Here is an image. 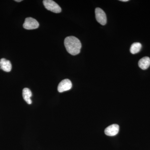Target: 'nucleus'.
Masks as SVG:
<instances>
[{"mask_svg":"<svg viewBox=\"0 0 150 150\" xmlns=\"http://www.w3.org/2000/svg\"><path fill=\"white\" fill-rule=\"evenodd\" d=\"M64 45L66 50L71 55L75 56L80 53L81 43L80 40L75 36L66 38L64 40Z\"/></svg>","mask_w":150,"mask_h":150,"instance_id":"1","label":"nucleus"},{"mask_svg":"<svg viewBox=\"0 0 150 150\" xmlns=\"http://www.w3.org/2000/svg\"><path fill=\"white\" fill-rule=\"evenodd\" d=\"M43 4L44 6L48 10L51 11L55 13H59L62 11L60 6L52 0H44Z\"/></svg>","mask_w":150,"mask_h":150,"instance_id":"2","label":"nucleus"},{"mask_svg":"<svg viewBox=\"0 0 150 150\" xmlns=\"http://www.w3.org/2000/svg\"><path fill=\"white\" fill-rule=\"evenodd\" d=\"M39 24L38 22L31 17L27 18H25L23 27L25 29L27 30H33L36 29L39 27Z\"/></svg>","mask_w":150,"mask_h":150,"instance_id":"3","label":"nucleus"},{"mask_svg":"<svg viewBox=\"0 0 150 150\" xmlns=\"http://www.w3.org/2000/svg\"><path fill=\"white\" fill-rule=\"evenodd\" d=\"M95 14L97 21L102 25H105L107 23V18L104 11L97 8H96Z\"/></svg>","mask_w":150,"mask_h":150,"instance_id":"4","label":"nucleus"},{"mask_svg":"<svg viewBox=\"0 0 150 150\" xmlns=\"http://www.w3.org/2000/svg\"><path fill=\"white\" fill-rule=\"evenodd\" d=\"M72 87V84L70 80L65 79L59 83L58 91L59 92L62 93L69 90Z\"/></svg>","mask_w":150,"mask_h":150,"instance_id":"5","label":"nucleus"},{"mask_svg":"<svg viewBox=\"0 0 150 150\" xmlns=\"http://www.w3.org/2000/svg\"><path fill=\"white\" fill-rule=\"evenodd\" d=\"M119 131V126L118 124H113L107 127L105 130V135L108 136H115L118 134Z\"/></svg>","mask_w":150,"mask_h":150,"instance_id":"6","label":"nucleus"},{"mask_svg":"<svg viewBox=\"0 0 150 150\" xmlns=\"http://www.w3.org/2000/svg\"><path fill=\"white\" fill-rule=\"evenodd\" d=\"M0 69L4 71L9 72L12 69V65L8 60L3 58L0 60Z\"/></svg>","mask_w":150,"mask_h":150,"instance_id":"7","label":"nucleus"},{"mask_svg":"<svg viewBox=\"0 0 150 150\" xmlns=\"http://www.w3.org/2000/svg\"><path fill=\"white\" fill-rule=\"evenodd\" d=\"M139 67L143 70H146L150 66V59L149 57H144L142 58L139 62Z\"/></svg>","mask_w":150,"mask_h":150,"instance_id":"8","label":"nucleus"},{"mask_svg":"<svg viewBox=\"0 0 150 150\" xmlns=\"http://www.w3.org/2000/svg\"><path fill=\"white\" fill-rule=\"evenodd\" d=\"M23 97L28 104H31L32 103V100L30 97L32 96V92L29 88H24L23 90Z\"/></svg>","mask_w":150,"mask_h":150,"instance_id":"9","label":"nucleus"},{"mask_svg":"<svg viewBox=\"0 0 150 150\" xmlns=\"http://www.w3.org/2000/svg\"><path fill=\"white\" fill-rule=\"evenodd\" d=\"M142 48V45L139 42H136L132 44L130 48V52L131 54H135L139 53Z\"/></svg>","mask_w":150,"mask_h":150,"instance_id":"10","label":"nucleus"},{"mask_svg":"<svg viewBox=\"0 0 150 150\" xmlns=\"http://www.w3.org/2000/svg\"><path fill=\"white\" fill-rule=\"evenodd\" d=\"M121 1H123V2H127L129 1V0H121Z\"/></svg>","mask_w":150,"mask_h":150,"instance_id":"11","label":"nucleus"},{"mask_svg":"<svg viewBox=\"0 0 150 150\" xmlns=\"http://www.w3.org/2000/svg\"><path fill=\"white\" fill-rule=\"evenodd\" d=\"M22 0H16L15 1L18 2H19L22 1Z\"/></svg>","mask_w":150,"mask_h":150,"instance_id":"12","label":"nucleus"}]
</instances>
